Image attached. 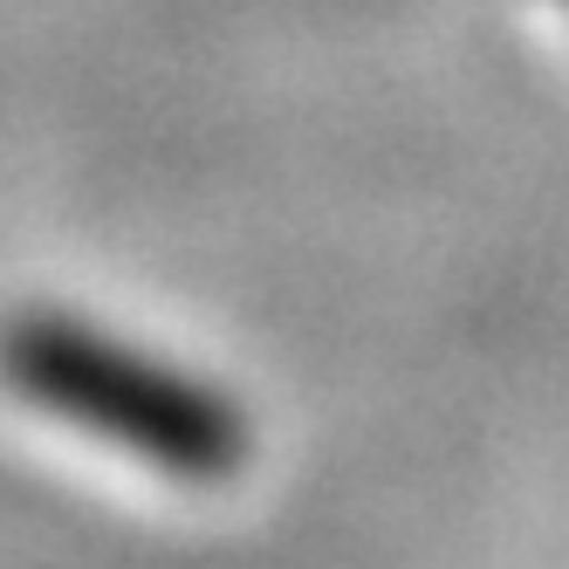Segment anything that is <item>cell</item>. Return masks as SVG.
<instances>
[{
  "mask_svg": "<svg viewBox=\"0 0 569 569\" xmlns=\"http://www.w3.org/2000/svg\"><path fill=\"white\" fill-rule=\"evenodd\" d=\"M0 378L34 412L90 432L172 480H233L248 467V412L207 378L151 357L62 309H28L0 330Z\"/></svg>",
  "mask_w": 569,
  "mask_h": 569,
  "instance_id": "cell-1",
  "label": "cell"
}]
</instances>
